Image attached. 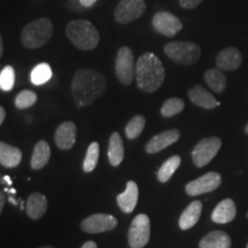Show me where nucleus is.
Returning <instances> with one entry per match:
<instances>
[{
	"instance_id": "2",
	"label": "nucleus",
	"mask_w": 248,
	"mask_h": 248,
	"mask_svg": "<svg viewBox=\"0 0 248 248\" xmlns=\"http://www.w3.org/2000/svg\"><path fill=\"white\" fill-rule=\"evenodd\" d=\"M162 62L153 53H145L136 63V82L139 90L146 93H153L161 88L164 82Z\"/></svg>"
},
{
	"instance_id": "21",
	"label": "nucleus",
	"mask_w": 248,
	"mask_h": 248,
	"mask_svg": "<svg viewBox=\"0 0 248 248\" xmlns=\"http://www.w3.org/2000/svg\"><path fill=\"white\" fill-rule=\"evenodd\" d=\"M22 160V153L17 147L0 142V163L5 168H15L21 163Z\"/></svg>"
},
{
	"instance_id": "30",
	"label": "nucleus",
	"mask_w": 248,
	"mask_h": 248,
	"mask_svg": "<svg viewBox=\"0 0 248 248\" xmlns=\"http://www.w3.org/2000/svg\"><path fill=\"white\" fill-rule=\"evenodd\" d=\"M185 104L179 98H170L164 101L163 106L161 107V115L164 117H172L182 113L184 109Z\"/></svg>"
},
{
	"instance_id": "19",
	"label": "nucleus",
	"mask_w": 248,
	"mask_h": 248,
	"mask_svg": "<svg viewBox=\"0 0 248 248\" xmlns=\"http://www.w3.org/2000/svg\"><path fill=\"white\" fill-rule=\"evenodd\" d=\"M26 210L30 218H42L45 215L46 210H47V199L45 198V195L38 193V192L30 194L27 200Z\"/></svg>"
},
{
	"instance_id": "13",
	"label": "nucleus",
	"mask_w": 248,
	"mask_h": 248,
	"mask_svg": "<svg viewBox=\"0 0 248 248\" xmlns=\"http://www.w3.org/2000/svg\"><path fill=\"white\" fill-rule=\"evenodd\" d=\"M76 124L71 121H66L60 124L54 133V141L59 150H70L76 142Z\"/></svg>"
},
{
	"instance_id": "10",
	"label": "nucleus",
	"mask_w": 248,
	"mask_h": 248,
	"mask_svg": "<svg viewBox=\"0 0 248 248\" xmlns=\"http://www.w3.org/2000/svg\"><path fill=\"white\" fill-rule=\"evenodd\" d=\"M117 219L109 214H93L80 222V229L86 233H102L111 231L117 226Z\"/></svg>"
},
{
	"instance_id": "28",
	"label": "nucleus",
	"mask_w": 248,
	"mask_h": 248,
	"mask_svg": "<svg viewBox=\"0 0 248 248\" xmlns=\"http://www.w3.org/2000/svg\"><path fill=\"white\" fill-rule=\"evenodd\" d=\"M145 123H146V120L142 115L133 116L125 126V135L128 139L133 140V139L138 138L145 128Z\"/></svg>"
},
{
	"instance_id": "41",
	"label": "nucleus",
	"mask_w": 248,
	"mask_h": 248,
	"mask_svg": "<svg viewBox=\"0 0 248 248\" xmlns=\"http://www.w3.org/2000/svg\"><path fill=\"white\" fill-rule=\"evenodd\" d=\"M39 248H57V247H53V246H43V247H39Z\"/></svg>"
},
{
	"instance_id": "26",
	"label": "nucleus",
	"mask_w": 248,
	"mask_h": 248,
	"mask_svg": "<svg viewBox=\"0 0 248 248\" xmlns=\"http://www.w3.org/2000/svg\"><path fill=\"white\" fill-rule=\"evenodd\" d=\"M182 159L179 155H173V156L169 157L168 160L164 161L161 168L159 169V172H157V179L161 183H167L170 178L172 177L173 172L176 171L181 166Z\"/></svg>"
},
{
	"instance_id": "25",
	"label": "nucleus",
	"mask_w": 248,
	"mask_h": 248,
	"mask_svg": "<svg viewBox=\"0 0 248 248\" xmlns=\"http://www.w3.org/2000/svg\"><path fill=\"white\" fill-rule=\"evenodd\" d=\"M203 78L204 82L207 83V85H208L214 92H224V90L226 88V76L223 74V71L221 69L213 68V69L207 70L206 73H204Z\"/></svg>"
},
{
	"instance_id": "42",
	"label": "nucleus",
	"mask_w": 248,
	"mask_h": 248,
	"mask_svg": "<svg viewBox=\"0 0 248 248\" xmlns=\"http://www.w3.org/2000/svg\"><path fill=\"white\" fill-rule=\"evenodd\" d=\"M247 218H248V212H247Z\"/></svg>"
},
{
	"instance_id": "9",
	"label": "nucleus",
	"mask_w": 248,
	"mask_h": 248,
	"mask_svg": "<svg viewBox=\"0 0 248 248\" xmlns=\"http://www.w3.org/2000/svg\"><path fill=\"white\" fill-rule=\"evenodd\" d=\"M146 4L144 0H121L114 12L116 22L126 24L137 20L145 13Z\"/></svg>"
},
{
	"instance_id": "3",
	"label": "nucleus",
	"mask_w": 248,
	"mask_h": 248,
	"mask_svg": "<svg viewBox=\"0 0 248 248\" xmlns=\"http://www.w3.org/2000/svg\"><path fill=\"white\" fill-rule=\"evenodd\" d=\"M66 35L74 46L82 51H91L100 42L97 28L86 20L70 21L66 27Z\"/></svg>"
},
{
	"instance_id": "15",
	"label": "nucleus",
	"mask_w": 248,
	"mask_h": 248,
	"mask_svg": "<svg viewBox=\"0 0 248 248\" xmlns=\"http://www.w3.org/2000/svg\"><path fill=\"white\" fill-rule=\"evenodd\" d=\"M243 63V55L235 47H226L222 49L216 57V66L218 69L224 71H232L238 69Z\"/></svg>"
},
{
	"instance_id": "39",
	"label": "nucleus",
	"mask_w": 248,
	"mask_h": 248,
	"mask_svg": "<svg viewBox=\"0 0 248 248\" xmlns=\"http://www.w3.org/2000/svg\"><path fill=\"white\" fill-rule=\"evenodd\" d=\"M4 179H5V181H6V182H7V183H8V184H9V185H11V184H12L11 179H9V177H8V176H5V177H4Z\"/></svg>"
},
{
	"instance_id": "12",
	"label": "nucleus",
	"mask_w": 248,
	"mask_h": 248,
	"mask_svg": "<svg viewBox=\"0 0 248 248\" xmlns=\"http://www.w3.org/2000/svg\"><path fill=\"white\" fill-rule=\"evenodd\" d=\"M154 29L166 37H173L182 30L181 20L169 12H159L152 20Z\"/></svg>"
},
{
	"instance_id": "36",
	"label": "nucleus",
	"mask_w": 248,
	"mask_h": 248,
	"mask_svg": "<svg viewBox=\"0 0 248 248\" xmlns=\"http://www.w3.org/2000/svg\"><path fill=\"white\" fill-rule=\"evenodd\" d=\"M6 117V110L4 107H0V124L4 123Z\"/></svg>"
},
{
	"instance_id": "18",
	"label": "nucleus",
	"mask_w": 248,
	"mask_h": 248,
	"mask_svg": "<svg viewBox=\"0 0 248 248\" xmlns=\"http://www.w3.org/2000/svg\"><path fill=\"white\" fill-rule=\"evenodd\" d=\"M187 95L195 106L204 108V109H212L219 105V102L203 86L199 84L194 85L191 90H188Z\"/></svg>"
},
{
	"instance_id": "4",
	"label": "nucleus",
	"mask_w": 248,
	"mask_h": 248,
	"mask_svg": "<svg viewBox=\"0 0 248 248\" xmlns=\"http://www.w3.org/2000/svg\"><path fill=\"white\" fill-rule=\"evenodd\" d=\"M53 36V23L47 17L37 18L23 28L21 43L27 48H38Z\"/></svg>"
},
{
	"instance_id": "37",
	"label": "nucleus",
	"mask_w": 248,
	"mask_h": 248,
	"mask_svg": "<svg viewBox=\"0 0 248 248\" xmlns=\"http://www.w3.org/2000/svg\"><path fill=\"white\" fill-rule=\"evenodd\" d=\"M5 206V195L4 194H0V212H2Z\"/></svg>"
},
{
	"instance_id": "8",
	"label": "nucleus",
	"mask_w": 248,
	"mask_h": 248,
	"mask_svg": "<svg viewBox=\"0 0 248 248\" xmlns=\"http://www.w3.org/2000/svg\"><path fill=\"white\" fill-rule=\"evenodd\" d=\"M221 146L222 140L217 137H209L200 140L192 151V161L194 166L198 168L207 166L216 156Z\"/></svg>"
},
{
	"instance_id": "11",
	"label": "nucleus",
	"mask_w": 248,
	"mask_h": 248,
	"mask_svg": "<svg viewBox=\"0 0 248 248\" xmlns=\"http://www.w3.org/2000/svg\"><path fill=\"white\" fill-rule=\"evenodd\" d=\"M222 183V177L218 172L212 171L194 179L185 186V192L190 197H197L215 191Z\"/></svg>"
},
{
	"instance_id": "6",
	"label": "nucleus",
	"mask_w": 248,
	"mask_h": 248,
	"mask_svg": "<svg viewBox=\"0 0 248 248\" xmlns=\"http://www.w3.org/2000/svg\"><path fill=\"white\" fill-rule=\"evenodd\" d=\"M151 221L146 214H139L133 218L128 233V243L131 248H142L150 241Z\"/></svg>"
},
{
	"instance_id": "32",
	"label": "nucleus",
	"mask_w": 248,
	"mask_h": 248,
	"mask_svg": "<svg viewBox=\"0 0 248 248\" xmlns=\"http://www.w3.org/2000/svg\"><path fill=\"white\" fill-rule=\"evenodd\" d=\"M15 84V71L13 67L6 66L0 73V89L2 91H11Z\"/></svg>"
},
{
	"instance_id": "34",
	"label": "nucleus",
	"mask_w": 248,
	"mask_h": 248,
	"mask_svg": "<svg viewBox=\"0 0 248 248\" xmlns=\"http://www.w3.org/2000/svg\"><path fill=\"white\" fill-rule=\"evenodd\" d=\"M83 7H92L97 2V0H79Z\"/></svg>"
},
{
	"instance_id": "14",
	"label": "nucleus",
	"mask_w": 248,
	"mask_h": 248,
	"mask_svg": "<svg viewBox=\"0 0 248 248\" xmlns=\"http://www.w3.org/2000/svg\"><path fill=\"white\" fill-rule=\"evenodd\" d=\"M181 137V132L177 129H170L167 131H163L159 135L154 136L145 146V151L148 154L159 153L164 148L169 147L170 145L175 144Z\"/></svg>"
},
{
	"instance_id": "23",
	"label": "nucleus",
	"mask_w": 248,
	"mask_h": 248,
	"mask_svg": "<svg viewBox=\"0 0 248 248\" xmlns=\"http://www.w3.org/2000/svg\"><path fill=\"white\" fill-rule=\"evenodd\" d=\"M231 239L225 232L212 231L206 234L199 243V248H230Z\"/></svg>"
},
{
	"instance_id": "24",
	"label": "nucleus",
	"mask_w": 248,
	"mask_h": 248,
	"mask_svg": "<svg viewBox=\"0 0 248 248\" xmlns=\"http://www.w3.org/2000/svg\"><path fill=\"white\" fill-rule=\"evenodd\" d=\"M124 159V147L123 140L120 133L113 132L109 138L108 145V161L113 167H117L122 163Z\"/></svg>"
},
{
	"instance_id": "29",
	"label": "nucleus",
	"mask_w": 248,
	"mask_h": 248,
	"mask_svg": "<svg viewBox=\"0 0 248 248\" xmlns=\"http://www.w3.org/2000/svg\"><path fill=\"white\" fill-rule=\"evenodd\" d=\"M99 152H100V150H99L98 142H91L88 147V151H86L84 162H83V170L85 172H91L97 167L99 161Z\"/></svg>"
},
{
	"instance_id": "20",
	"label": "nucleus",
	"mask_w": 248,
	"mask_h": 248,
	"mask_svg": "<svg viewBox=\"0 0 248 248\" xmlns=\"http://www.w3.org/2000/svg\"><path fill=\"white\" fill-rule=\"evenodd\" d=\"M201 212H202V203L201 201H193L186 207L184 212L182 213L181 217H179V228L182 230H188L192 226L197 224L199 221Z\"/></svg>"
},
{
	"instance_id": "5",
	"label": "nucleus",
	"mask_w": 248,
	"mask_h": 248,
	"mask_svg": "<svg viewBox=\"0 0 248 248\" xmlns=\"http://www.w3.org/2000/svg\"><path fill=\"white\" fill-rule=\"evenodd\" d=\"M164 53L176 63L192 66L199 61L201 49L191 42H172L164 46Z\"/></svg>"
},
{
	"instance_id": "22",
	"label": "nucleus",
	"mask_w": 248,
	"mask_h": 248,
	"mask_svg": "<svg viewBox=\"0 0 248 248\" xmlns=\"http://www.w3.org/2000/svg\"><path fill=\"white\" fill-rule=\"evenodd\" d=\"M49 157H51V148H49L47 141L39 140L35 145V148H33V153L30 161L31 168L33 170L44 168L46 164L48 163Z\"/></svg>"
},
{
	"instance_id": "27",
	"label": "nucleus",
	"mask_w": 248,
	"mask_h": 248,
	"mask_svg": "<svg viewBox=\"0 0 248 248\" xmlns=\"http://www.w3.org/2000/svg\"><path fill=\"white\" fill-rule=\"evenodd\" d=\"M52 78V69L47 63H39L30 74V80L33 85H43Z\"/></svg>"
},
{
	"instance_id": "33",
	"label": "nucleus",
	"mask_w": 248,
	"mask_h": 248,
	"mask_svg": "<svg viewBox=\"0 0 248 248\" xmlns=\"http://www.w3.org/2000/svg\"><path fill=\"white\" fill-rule=\"evenodd\" d=\"M203 0H179V5L184 9H194Z\"/></svg>"
},
{
	"instance_id": "38",
	"label": "nucleus",
	"mask_w": 248,
	"mask_h": 248,
	"mask_svg": "<svg viewBox=\"0 0 248 248\" xmlns=\"http://www.w3.org/2000/svg\"><path fill=\"white\" fill-rule=\"evenodd\" d=\"M4 53V44H2V38H0V55Z\"/></svg>"
},
{
	"instance_id": "1",
	"label": "nucleus",
	"mask_w": 248,
	"mask_h": 248,
	"mask_svg": "<svg viewBox=\"0 0 248 248\" xmlns=\"http://www.w3.org/2000/svg\"><path fill=\"white\" fill-rule=\"evenodd\" d=\"M106 79L101 73L93 69H78L71 82V92L77 107H88L104 94Z\"/></svg>"
},
{
	"instance_id": "7",
	"label": "nucleus",
	"mask_w": 248,
	"mask_h": 248,
	"mask_svg": "<svg viewBox=\"0 0 248 248\" xmlns=\"http://www.w3.org/2000/svg\"><path fill=\"white\" fill-rule=\"evenodd\" d=\"M115 75L119 82L124 86H129L131 84L133 76H136L133 53L131 48L128 46H123L117 52L115 59Z\"/></svg>"
},
{
	"instance_id": "40",
	"label": "nucleus",
	"mask_w": 248,
	"mask_h": 248,
	"mask_svg": "<svg viewBox=\"0 0 248 248\" xmlns=\"http://www.w3.org/2000/svg\"><path fill=\"white\" fill-rule=\"evenodd\" d=\"M245 132H246L247 135H248V123H247V125L245 126Z\"/></svg>"
},
{
	"instance_id": "43",
	"label": "nucleus",
	"mask_w": 248,
	"mask_h": 248,
	"mask_svg": "<svg viewBox=\"0 0 248 248\" xmlns=\"http://www.w3.org/2000/svg\"><path fill=\"white\" fill-rule=\"evenodd\" d=\"M247 248H248V244H247Z\"/></svg>"
},
{
	"instance_id": "35",
	"label": "nucleus",
	"mask_w": 248,
	"mask_h": 248,
	"mask_svg": "<svg viewBox=\"0 0 248 248\" xmlns=\"http://www.w3.org/2000/svg\"><path fill=\"white\" fill-rule=\"evenodd\" d=\"M82 248H97V244H95L94 241L89 240V241H86L84 245H83Z\"/></svg>"
},
{
	"instance_id": "16",
	"label": "nucleus",
	"mask_w": 248,
	"mask_h": 248,
	"mask_svg": "<svg viewBox=\"0 0 248 248\" xmlns=\"http://www.w3.org/2000/svg\"><path fill=\"white\" fill-rule=\"evenodd\" d=\"M138 195H139V190H138L137 183L133 181H129L126 183L125 191H124L123 193L117 195L116 198L117 204H119L120 209L125 214L132 213L133 210H135L136 206H137Z\"/></svg>"
},
{
	"instance_id": "31",
	"label": "nucleus",
	"mask_w": 248,
	"mask_h": 248,
	"mask_svg": "<svg viewBox=\"0 0 248 248\" xmlns=\"http://www.w3.org/2000/svg\"><path fill=\"white\" fill-rule=\"evenodd\" d=\"M37 101V94L30 90H23L15 97L14 104L17 109H27L32 107Z\"/></svg>"
},
{
	"instance_id": "17",
	"label": "nucleus",
	"mask_w": 248,
	"mask_h": 248,
	"mask_svg": "<svg viewBox=\"0 0 248 248\" xmlns=\"http://www.w3.org/2000/svg\"><path fill=\"white\" fill-rule=\"evenodd\" d=\"M237 215V207L232 199L222 200L213 210L212 221L217 224H226L233 221Z\"/></svg>"
}]
</instances>
